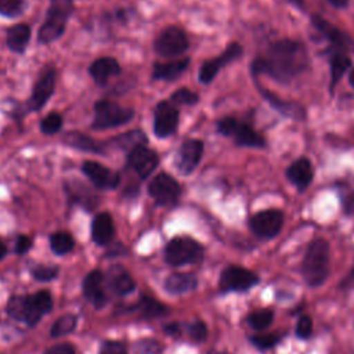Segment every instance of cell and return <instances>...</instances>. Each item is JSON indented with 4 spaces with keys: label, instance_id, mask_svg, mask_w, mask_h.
<instances>
[{
    "label": "cell",
    "instance_id": "cell-13",
    "mask_svg": "<svg viewBox=\"0 0 354 354\" xmlns=\"http://www.w3.org/2000/svg\"><path fill=\"white\" fill-rule=\"evenodd\" d=\"M242 55H243V47L238 41L230 43L220 55L202 62L198 72L199 82L202 84H210L214 80V77L218 75L221 68L230 65L231 62L236 61Z\"/></svg>",
    "mask_w": 354,
    "mask_h": 354
},
{
    "label": "cell",
    "instance_id": "cell-19",
    "mask_svg": "<svg viewBox=\"0 0 354 354\" xmlns=\"http://www.w3.org/2000/svg\"><path fill=\"white\" fill-rule=\"evenodd\" d=\"M256 87L259 90L260 95L263 97V100H266L268 102V105L272 109H275L278 113H281L283 118H289L292 120H306L307 111L301 104H299L296 101L283 100L279 95H277L275 93L270 91L268 88L261 87L257 82H256Z\"/></svg>",
    "mask_w": 354,
    "mask_h": 354
},
{
    "label": "cell",
    "instance_id": "cell-42",
    "mask_svg": "<svg viewBox=\"0 0 354 354\" xmlns=\"http://www.w3.org/2000/svg\"><path fill=\"white\" fill-rule=\"evenodd\" d=\"M188 335H189L191 340L195 342V343L205 342L206 337H207V326H206V324L202 322V321H195V322L189 324Z\"/></svg>",
    "mask_w": 354,
    "mask_h": 354
},
{
    "label": "cell",
    "instance_id": "cell-14",
    "mask_svg": "<svg viewBox=\"0 0 354 354\" xmlns=\"http://www.w3.org/2000/svg\"><path fill=\"white\" fill-rule=\"evenodd\" d=\"M159 165V155L148 145H138L126 153V167L140 180L148 178Z\"/></svg>",
    "mask_w": 354,
    "mask_h": 354
},
{
    "label": "cell",
    "instance_id": "cell-23",
    "mask_svg": "<svg viewBox=\"0 0 354 354\" xmlns=\"http://www.w3.org/2000/svg\"><path fill=\"white\" fill-rule=\"evenodd\" d=\"M104 275L105 286H108V289L118 296H126L131 293L136 288L134 279L122 266H112Z\"/></svg>",
    "mask_w": 354,
    "mask_h": 354
},
{
    "label": "cell",
    "instance_id": "cell-52",
    "mask_svg": "<svg viewBox=\"0 0 354 354\" xmlns=\"http://www.w3.org/2000/svg\"><path fill=\"white\" fill-rule=\"evenodd\" d=\"M347 79H348V84L354 88V68H351V69L348 71V76H347Z\"/></svg>",
    "mask_w": 354,
    "mask_h": 354
},
{
    "label": "cell",
    "instance_id": "cell-33",
    "mask_svg": "<svg viewBox=\"0 0 354 354\" xmlns=\"http://www.w3.org/2000/svg\"><path fill=\"white\" fill-rule=\"evenodd\" d=\"M77 325V317L75 314H65L61 315L54 321V324L50 328V336L57 339L65 335L72 333L76 329Z\"/></svg>",
    "mask_w": 354,
    "mask_h": 354
},
{
    "label": "cell",
    "instance_id": "cell-45",
    "mask_svg": "<svg viewBox=\"0 0 354 354\" xmlns=\"http://www.w3.org/2000/svg\"><path fill=\"white\" fill-rule=\"evenodd\" d=\"M32 248V238L28 235H19L15 241V253L25 254Z\"/></svg>",
    "mask_w": 354,
    "mask_h": 354
},
{
    "label": "cell",
    "instance_id": "cell-40",
    "mask_svg": "<svg viewBox=\"0 0 354 354\" xmlns=\"http://www.w3.org/2000/svg\"><path fill=\"white\" fill-rule=\"evenodd\" d=\"M32 277L40 282H48L57 278L59 268L57 266H47V264H37L32 268Z\"/></svg>",
    "mask_w": 354,
    "mask_h": 354
},
{
    "label": "cell",
    "instance_id": "cell-10",
    "mask_svg": "<svg viewBox=\"0 0 354 354\" xmlns=\"http://www.w3.org/2000/svg\"><path fill=\"white\" fill-rule=\"evenodd\" d=\"M148 195L159 206H173L181 196V185L170 174L160 171L148 184Z\"/></svg>",
    "mask_w": 354,
    "mask_h": 354
},
{
    "label": "cell",
    "instance_id": "cell-18",
    "mask_svg": "<svg viewBox=\"0 0 354 354\" xmlns=\"http://www.w3.org/2000/svg\"><path fill=\"white\" fill-rule=\"evenodd\" d=\"M80 169L88 181L98 189H115L122 181V176L118 171H113L100 162L86 160Z\"/></svg>",
    "mask_w": 354,
    "mask_h": 354
},
{
    "label": "cell",
    "instance_id": "cell-26",
    "mask_svg": "<svg viewBox=\"0 0 354 354\" xmlns=\"http://www.w3.org/2000/svg\"><path fill=\"white\" fill-rule=\"evenodd\" d=\"M328 64H329V91L332 94L337 87L339 82L342 80V77L346 75V72H348L353 68V62L348 54L337 50H332Z\"/></svg>",
    "mask_w": 354,
    "mask_h": 354
},
{
    "label": "cell",
    "instance_id": "cell-6",
    "mask_svg": "<svg viewBox=\"0 0 354 354\" xmlns=\"http://www.w3.org/2000/svg\"><path fill=\"white\" fill-rule=\"evenodd\" d=\"M216 130L224 137H231L238 147L264 148V137L256 131L249 123L234 116H225L216 123Z\"/></svg>",
    "mask_w": 354,
    "mask_h": 354
},
{
    "label": "cell",
    "instance_id": "cell-48",
    "mask_svg": "<svg viewBox=\"0 0 354 354\" xmlns=\"http://www.w3.org/2000/svg\"><path fill=\"white\" fill-rule=\"evenodd\" d=\"M328 3H329L333 8H337V10L346 8V7L348 6V0H328Z\"/></svg>",
    "mask_w": 354,
    "mask_h": 354
},
{
    "label": "cell",
    "instance_id": "cell-3",
    "mask_svg": "<svg viewBox=\"0 0 354 354\" xmlns=\"http://www.w3.org/2000/svg\"><path fill=\"white\" fill-rule=\"evenodd\" d=\"M53 308V297L47 290H39L33 295L12 296L7 303V314L28 326H35L43 315Z\"/></svg>",
    "mask_w": 354,
    "mask_h": 354
},
{
    "label": "cell",
    "instance_id": "cell-32",
    "mask_svg": "<svg viewBox=\"0 0 354 354\" xmlns=\"http://www.w3.org/2000/svg\"><path fill=\"white\" fill-rule=\"evenodd\" d=\"M50 248L55 254L64 256L75 248V239L66 231H57L50 235Z\"/></svg>",
    "mask_w": 354,
    "mask_h": 354
},
{
    "label": "cell",
    "instance_id": "cell-49",
    "mask_svg": "<svg viewBox=\"0 0 354 354\" xmlns=\"http://www.w3.org/2000/svg\"><path fill=\"white\" fill-rule=\"evenodd\" d=\"M354 283V267L350 270V272L346 275V278H344V281L342 282V286H344V288H348V286H351Z\"/></svg>",
    "mask_w": 354,
    "mask_h": 354
},
{
    "label": "cell",
    "instance_id": "cell-15",
    "mask_svg": "<svg viewBox=\"0 0 354 354\" xmlns=\"http://www.w3.org/2000/svg\"><path fill=\"white\" fill-rule=\"evenodd\" d=\"M205 144L198 138L183 141L174 156V166L181 176H189L195 171L203 156Z\"/></svg>",
    "mask_w": 354,
    "mask_h": 354
},
{
    "label": "cell",
    "instance_id": "cell-8",
    "mask_svg": "<svg viewBox=\"0 0 354 354\" xmlns=\"http://www.w3.org/2000/svg\"><path fill=\"white\" fill-rule=\"evenodd\" d=\"M189 47L185 32L178 26H166L153 40V50L162 58H174L183 55Z\"/></svg>",
    "mask_w": 354,
    "mask_h": 354
},
{
    "label": "cell",
    "instance_id": "cell-11",
    "mask_svg": "<svg viewBox=\"0 0 354 354\" xmlns=\"http://www.w3.org/2000/svg\"><path fill=\"white\" fill-rule=\"evenodd\" d=\"M259 283V275L252 270L231 264L220 274L218 286L223 293L246 292Z\"/></svg>",
    "mask_w": 354,
    "mask_h": 354
},
{
    "label": "cell",
    "instance_id": "cell-46",
    "mask_svg": "<svg viewBox=\"0 0 354 354\" xmlns=\"http://www.w3.org/2000/svg\"><path fill=\"white\" fill-rule=\"evenodd\" d=\"M342 209H343L344 214L354 216V191L346 194L342 198Z\"/></svg>",
    "mask_w": 354,
    "mask_h": 354
},
{
    "label": "cell",
    "instance_id": "cell-25",
    "mask_svg": "<svg viewBox=\"0 0 354 354\" xmlns=\"http://www.w3.org/2000/svg\"><path fill=\"white\" fill-rule=\"evenodd\" d=\"M115 236V223L108 212L97 213L91 221V239L98 246H106Z\"/></svg>",
    "mask_w": 354,
    "mask_h": 354
},
{
    "label": "cell",
    "instance_id": "cell-53",
    "mask_svg": "<svg viewBox=\"0 0 354 354\" xmlns=\"http://www.w3.org/2000/svg\"><path fill=\"white\" fill-rule=\"evenodd\" d=\"M207 354H228V353H225V351H218V350H212V351H209Z\"/></svg>",
    "mask_w": 354,
    "mask_h": 354
},
{
    "label": "cell",
    "instance_id": "cell-24",
    "mask_svg": "<svg viewBox=\"0 0 354 354\" xmlns=\"http://www.w3.org/2000/svg\"><path fill=\"white\" fill-rule=\"evenodd\" d=\"M61 141L66 145L71 147L76 151L82 152H90L95 155H105L108 145L104 142H98L88 137L87 134H83L80 131H68L62 136Z\"/></svg>",
    "mask_w": 354,
    "mask_h": 354
},
{
    "label": "cell",
    "instance_id": "cell-38",
    "mask_svg": "<svg viewBox=\"0 0 354 354\" xmlns=\"http://www.w3.org/2000/svg\"><path fill=\"white\" fill-rule=\"evenodd\" d=\"M249 339H250L252 344L256 346L259 350H270L281 342L282 335H278V333H257V335L250 336Z\"/></svg>",
    "mask_w": 354,
    "mask_h": 354
},
{
    "label": "cell",
    "instance_id": "cell-28",
    "mask_svg": "<svg viewBox=\"0 0 354 354\" xmlns=\"http://www.w3.org/2000/svg\"><path fill=\"white\" fill-rule=\"evenodd\" d=\"M32 28L28 24H15L6 30V44L10 51L15 54H24L30 41Z\"/></svg>",
    "mask_w": 354,
    "mask_h": 354
},
{
    "label": "cell",
    "instance_id": "cell-22",
    "mask_svg": "<svg viewBox=\"0 0 354 354\" xmlns=\"http://www.w3.org/2000/svg\"><path fill=\"white\" fill-rule=\"evenodd\" d=\"M122 72V66L119 61L113 57H100L93 61L88 66V75L94 80V83L100 87L108 84L109 79L118 76Z\"/></svg>",
    "mask_w": 354,
    "mask_h": 354
},
{
    "label": "cell",
    "instance_id": "cell-29",
    "mask_svg": "<svg viewBox=\"0 0 354 354\" xmlns=\"http://www.w3.org/2000/svg\"><path fill=\"white\" fill-rule=\"evenodd\" d=\"M106 145L113 149L124 151L127 153L138 145H148V138L142 130H130L118 134L116 137H112Z\"/></svg>",
    "mask_w": 354,
    "mask_h": 354
},
{
    "label": "cell",
    "instance_id": "cell-36",
    "mask_svg": "<svg viewBox=\"0 0 354 354\" xmlns=\"http://www.w3.org/2000/svg\"><path fill=\"white\" fill-rule=\"evenodd\" d=\"M169 101L173 104V105H187V106H194L199 102V95L187 88V87H180L177 90H174L169 98Z\"/></svg>",
    "mask_w": 354,
    "mask_h": 354
},
{
    "label": "cell",
    "instance_id": "cell-41",
    "mask_svg": "<svg viewBox=\"0 0 354 354\" xmlns=\"http://www.w3.org/2000/svg\"><path fill=\"white\" fill-rule=\"evenodd\" d=\"M296 336L301 340H307L311 335H313V319L310 315H300L297 322H296V328H295Z\"/></svg>",
    "mask_w": 354,
    "mask_h": 354
},
{
    "label": "cell",
    "instance_id": "cell-27",
    "mask_svg": "<svg viewBox=\"0 0 354 354\" xmlns=\"http://www.w3.org/2000/svg\"><path fill=\"white\" fill-rule=\"evenodd\" d=\"M189 65V58L184 57L169 62H155L152 66V79L162 82H173L178 79Z\"/></svg>",
    "mask_w": 354,
    "mask_h": 354
},
{
    "label": "cell",
    "instance_id": "cell-43",
    "mask_svg": "<svg viewBox=\"0 0 354 354\" xmlns=\"http://www.w3.org/2000/svg\"><path fill=\"white\" fill-rule=\"evenodd\" d=\"M100 354H127V348L118 340H106L101 344Z\"/></svg>",
    "mask_w": 354,
    "mask_h": 354
},
{
    "label": "cell",
    "instance_id": "cell-20",
    "mask_svg": "<svg viewBox=\"0 0 354 354\" xmlns=\"http://www.w3.org/2000/svg\"><path fill=\"white\" fill-rule=\"evenodd\" d=\"M285 177L299 192H304L311 185L314 178V167L311 160L306 156L295 159L286 167Z\"/></svg>",
    "mask_w": 354,
    "mask_h": 354
},
{
    "label": "cell",
    "instance_id": "cell-35",
    "mask_svg": "<svg viewBox=\"0 0 354 354\" xmlns=\"http://www.w3.org/2000/svg\"><path fill=\"white\" fill-rule=\"evenodd\" d=\"M64 126V118L59 112H48L41 120H40V130L43 134L51 136V134H57Z\"/></svg>",
    "mask_w": 354,
    "mask_h": 354
},
{
    "label": "cell",
    "instance_id": "cell-5",
    "mask_svg": "<svg viewBox=\"0 0 354 354\" xmlns=\"http://www.w3.org/2000/svg\"><path fill=\"white\" fill-rule=\"evenodd\" d=\"M94 119L91 122L93 130H108L127 124L133 120L136 112L133 108L122 106L109 100H98L93 105Z\"/></svg>",
    "mask_w": 354,
    "mask_h": 354
},
{
    "label": "cell",
    "instance_id": "cell-37",
    "mask_svg": "<svg viewBox=\"0 0 354 354\" xmlns=\"http://www.w3.org/2000/svg\"><path fill=\"white\" fill-rule=\"evenodd\" d=\"M26 10V0H0V15L17 18Z\"/></svg>",
    "mask_w": 354,
    "mask_h": 354
},
{
    "label": "cell",
    "instance_id": "cell-2",
    "mask_svg": "<svg viewBox=\"0 0 354 354\" xmlns=\"http://www.w3.org/2000/svg\"><path fill=\"white\" fill-rule=\"evenodd\" d=\"M300 272L310 288H318L325 283L330 272V249L326 239L315 238L308 243Z\"/></svg>",
    "mask_w": 354,
    "mask_h": 354
},
{
    "label": "cell",
    "instance_id": "cell-39",
    "mask_svg": "<svg viewBox=\"0 0 354 354\" xmlns=\"http://www.w3.org/2000/svg\"><path fill=\"white\" fill-rule=\"evenodd\" d=\"M162 344L155 339H141L133 347V354H162Z\"/></svg>",
    "mask_w": 354,
    "mask_h": 354
},
{
    "label": "cell",
    "instance_id": "cell-12",
    "mask_svg": "<svg viewBox=\"0 0 354 354\" xmlns=\"http://www.w3.org/2000/svg\"><path fill=\"white\" fill-rule=\"evenodd\" d=\"M285 214L279 209H264L250 216L249 228L250 231L263 239H271L277 236L283 225Z\"/></svg>",
    "mask_w": 354,
    "mask_h": 354
},
{
    "label": "cell",
    "instance_id": "cell-30",
    "mask_svg": "<svg viewBox=\"0 0 354 354\" xmlns=\"http://www.w3.org/2000/svg\"><path fill=\"white\" fill-rule=\"evenodd\" d=\"M198 285V279L189 272H176L170 274L165 279V289L171 295H183L194 290Z\"/></svg>",
    "mask_w": 354,
    "mask_h": 354
},
{
    "label": "cell",
    "instance_id": "cell-16",
    "mask_svg": "<svg viewBox=\"0 0 354 354\" xmlns=\"http://www.w3.org/2000/svg\"><path fill=\"white\" fill-rule=\"evenodd\" d=\"M311 25L332 44V50L354 54V39L318 14L311 15Z\"/></svg>",
    "mask_w": 354,
    "mask_h": 354
},
{
    "label": "cell",
    "instance_id": "cell-50",
    "mask_svg": "<svg viewBox=\"0 0 354 354\" xmlns=\"http://www.w3.org/2000/svg\"><path fill=\"white\" fill-rule=\"evenodd\" d=\"M290 6H293L295 8L300 10V11H304V0H286Z\"/></svg>",
    "mask_w": 354,
    "mask_h": 354
},
{
    "label": "cell",
    "instance_id": "cell-51",
    "mask_svg": "<svg viewBox=\"0 0 354 354\" xmlns=\"http://www.w3.org/2000/svg\"><path fill=\"white\" fill-rule=\"evenodd\" d=\"M7 254V248H6V243L0 239V260Z\"/></svg>",
    "mask_w": 354,
    "mask_h": 354
},
{
    "label": "cell",
    "instance_id": "cell-7",
    "mask_svg": "<svg viewBox=\"0 0 354 354\" xmlns=\"http://www.w3.org/2000/svg\"><path fill=\"white\" fill-rule=\"evenodd\" d=\"M203 246L191 236H174L165 248V260L171 267L201 263Z\"/></svg>",
    "mask_w": 354,
    "mask_h": 354
},
{
    "label": "cell",
    "instance_id": "cell-4",
    "mask_svg": "<svg viewBox=\"0 0 354 354\" xmlns=\"http://www.w3.org/2000/svg\"><path fill=\"white\" fill-rule=\"evenodd\" d=\"M73 10V0H48L44 22L37 32V41L40 44H50L58 40L64 35Z\"/></svg>",
    "mask_w": 354,
    "mask_h": 354
},
{
    "label": "cell",
    "instance_id": "cell-47",
    "mask_svg": "<svg viewBox=\"0 0 354 354\" xmlns=\"http://www.w3.org/2000/svg\"><path fill=\"white\" fill-rule=\"evenodd\" d=\"M165 333L166 335H170V336H177L180 333V326L178 324L173 322V324H169L165 326Z\"/></svg>",
    "mask_w": 354,
    "mask_h": 354
},
{
    "label": "cell",
    "instance_id": "cell-21",
    "mask_svg": "<svg viewBox=\"0 0 354 354\" xmlns=\"http://www.w3.org/2000/svg\"><path fill=\"white\" fill-rule=\"evenodd\" d=\"M105 275L100 270L90 271L82 283L83 295L84 297L95 307L101 308L106 303V295H105Z\"/></svg>",
    "mask_w": 354,
    "mask_h": 354
},
{
    "label": "cell",
    "instance_id": "cell-1",
    "mask_svg": "<svg viewBox=\"0 0 354 354\" xmlns=\"http://www.w3.org/2000/svg\"><path fill=\"white\" fill-rule=\"evenodd\" d=\"M310 68V54L306 46L295 39H278L267 46L250 64L254 79L266 75L279 83H289Z\"/></svg>",
    "mask_w": 354,
    "mask_h": 354
},
{
    "label": "cell",
    "instance_id": "cell-17",
    "mask_svg": "<svg viewBox=\"0 0 354 354\" xmlns=\"http://www.w3.org/2000/svg\"><path fill=\"white\" fill-rule=\"evenodd\" d=\"M180 112L169 100H162L156 104L153 111V133L158 138H167L173 136L178 127Z\"/></svg>",
    "mask_w": 354,
    "mask_h": 354
},
{
    "label": "cell",
    "instance_id": "cell-31",
    "mask_svg": "<svg viewBox=\"0 0 354 354\" xmlns=\"http://www.w3.org/2000/svg\"><path fill=\"white\" fill-rule=\"evenodd\" d=\"M274 321V311L271 308H259L252 311L246 317L248 325L256 330V332H263L266 330Z\"/></svg>",
    "mask_w": 354,
    "mask_h": 354
},
{
    "label": "cell",
    "instance_id": "cell-44",
    "mask_svg": "<svg viewBox=\"0 0 354 354\" xmlns=\"http://www.w3.org/2000/svg\"><path fill=\"white\" fill-rule=\"evenodd\" d=\"M44 354H76V351L71 343H58L47 348Z\"/></svg>",
    "mask_w": 354,
    "mask_h": 354
},
{
    "label": "cell",
    "instance_id": "cell-34",
    "mask_svg": "<svg viewBox=\"0 0 354 354\" xmlns=\"http://www.w3.org/2000/svg\"><path fill=\"white\" fill-rule=\"evenodd\" d=\"M138 310L141 313V317L145 319H152V318H159V317H165L169 313V308L156 301L152 297H142Z\"/></svg>",
    "mask_w": 354,
    "mask_h": 354
},
{
    "label": "cell",
    "instance_id": "cell-9",
    "mask_svg": "<svg viewBox=\"0 0 354 354\" xmlns=\"http://www.w3.org/2000/svg\"><path fill=\"white\" fill-rule=\"evenodd\" d=\"M57 82V69L54 65H46L37 75V79L32 87L29 100L26 101L28 112H37L43 109L47 101L51 98L55 90Z\"/></svg>",
    "mask_w": 354,
    "mask_h": 354
}]
</instances>
